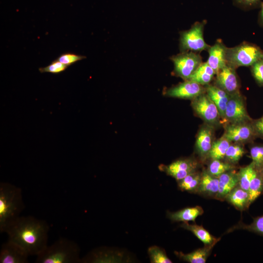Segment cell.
<instances>
[{"mask_svg":"<svg viewBox=\"0 0 263 263\" xmlns=\"http://www.w3.org/2000/svg\"><path fill=\"white\" fill-rule=\"evenodd\" d=\"M25 208L21 189L9 183H0V231L6 229L20 216Z\"/></svg>","mask_w":263,"mask_h":263,"instance_id":"7a4b0ae2","label":"cell"},{"mask_svg":"<svg viewBox=\"0 0 263 263\" xmlns=\"http://www.w3.org/2000/svg\"><path fill=\"white\" fill-rule=\"evenodd\" d=\"M216 75L215 71L207 62H203L188 79L202 85H207Z\"/></svg>","mask_w":263,"mask_h":263,"instance_id":"603a6c76","label":"cell"},{"mask_svg":"<svg viewBox=\"0 0 263 263\" xmlns=\"http://www.w3.org/2000/svg\"><path fill=\"white\" fill-rule=\"evenodd\" d=\"M192 100V107L194 112L203 120L210 125L219 123L221 117L218 110L206 93Z\"/></svg>","mask_w":263,"mask_h":263,"instance_id":"52a82bcc","label":"cell"},{"mask_svg":"<svg viewBox=\"0 0 263 263\" xmlns=\"http://www.w3.org/2000/svg\"><path fill=\"white\" fill-rule=\"evenodd\" d=\"M151 263H171L165 251L156 245L150 246L148 250Z\"/></svg>","mask_w":263,"mask_h":263,"instance_id":"f546056e","label":"cell"},{"mask_svg":"<svg viewBox=\"0 0 263 263\" xmlns=\"http://www.w3.org/2000/svg\"><path fill=\"white\" fill-rule=\"evenodd\" d=\"M68 67L56 59L52 61L49 65L39 68L38 70L41 73H49L57 74L64 71Z\"/></svg>","mask_w":263,"mask_h":263,"instance_id":"d6a6232c","label":"cell"},{"mask_svg":"<svg viewBox=\"0 0 263 263\" xmlns=\"http://www.w3.org/2000/svg\"><path fill=\"white\" fill-rule=\"evenodd\" d=\"M261 0H233L234 6L244 10H249L260 7Z\"/></svg>","mask_w":263,"mask_h":263,"instance_id":"836d02e7","label":"cell"},{"mask_svg":"<svg viewBox=\"0 0 263 263\" xmlns=\"http://www.w3.org/2000/svg\"><path fill=\"white\" fill-rule=\"evenodd\" d=\"M203 208L200 206L188 207L175 212L167 211V217L173 222H195L199 216L203 214Z\"/></svg>","mask_w":263,"mask_h":263,"instance_id":"ffe728a7","label":"cell"},{"mask_svg":"<svg viewBox=\"0 0 263 263\" xmlns=\"http://www.w3.org/2000/svg\"><path fill=\"white\" fill-rule=\"evenodd\" d=\"M263 192V172L255 168L250 181L248 193L251 204Z\"/></svg>","mask_w":263,"mask_h":263,"instance_id":"d4e9b609","label":"cell"},{"mask_svg":"<svg viewBox=\"0 0 263 263\" xmlns=\"http://www.w3.org/2000/svg\"><path fill=\"white\" fill-rule=\"evenodd\" d=\"M232 95L239 92L240 85L235 69L227 64L216 74L215 84Z\"/></svg>","mask_w":263,"mask_h":263,"instance_id":"7c38bea8","label":"cell"},{"mask_svg":"<svg viewBox=\"0 0 263 263\" xmlns=\"http://www.w3.org/2000/svg\"><path fill=\"white\" fill-rule=\"evenodd\" d=\"M174 64V72L185 80H188L203 63L202 58L196 52H183L170 57Z\"/></svg>","mask_w":263,"mask_h":263,"instance_id":"8992f818","label":"cell"},{"mask_svg":"<svg viewBox=\"0 0 263 263\" xmlns=\"http://www.w3.org/2000/svg\"><path fill=\"white\" fill-rule=\"evenodd\" d=\"M203 86L187 80L167 90L166 95L172 97L193 99L206 93V88Z\"/></svg>","mask_w":263,"mask_h":263,"instance_id":"8fae6325","label":"cell"},{"mask_svg":"<svg viewBox=\"0 0 263 263\" xmlns=\"http://www.w3.org/2000/svg\"><path fill=\"white\" fill-rule=\"evenodd\" d=\"M80 248L71 240L60 238L37 256L36 263H81Z\"/></svg>","mask_w":263,"mask_h":263,"instance_id":"3957f363","label":"cell"},{"mask_svg":"<svg viewBox=\"0 0 263 263\" xmlns=\"http://www.w3.org/2000/svg\"><path fill=\"white\" fill-rule=\"evenodd\" d=\"M251 71L257 83L263 86V59H259L251 66Z\"/></svg>","mask_w":263,"mask_h":263,"instance_id":"e575fe53","label":"cell"},{"mask_svg":"<svg viewBox=\"0 0 263 263\" xmlns=\"http://www.w3.org/2000/svg\"><path fill=\"white\" fill-rule=\"evenodd\" d=\"M263 51L257 45L249 42L232 48H227V64L235 69L241 66H251L261 59Z\"/></svg>","mask_w":263,"mask_h":263,"instance_id":"277c9868","label":"cell"},{"mask_svg":"<svg viewBox=\"0 0 263 263\" xmlns=\"http://www.w3.org/2000/svg\"><path fill=\"white\" fill-rule=\"evenodd\" d=\"M180 226L191 232L205 245H215L220 239L212 236L202 225L189 224L187 222L182 224Z\"/></svg>","mask_w":263,"mask_h":263,"instance_id":"7402d4cb","label":"cell"},{"mask_svg":"<svg viewBox=\"0 0 263 263\" xmlns=\"http://www.w3.org/2000/svg\"><path fill=\"white\" fill-rule=\"evenodd\" d=\"M49 230L45 220L27 216H20L4 233L8 240L21 247L29 256H37L48 246Z\"/></svg>","mask_w":263,"mask_h":263,"instance_id":"6da1fadb","label":"cell"},{"mask_svg":"<svg viewBox=\"0 0 263 263\" xmlns=\"http://www.w3.org/2000/svg\"><path fill=\"white\" fill-rule=\"evenodd\" d=\"M227 48L221 40H217L208 50V57L207 62L216 74L227 65Z\"/></svg>","mask_w":263,"mask_h":263,"instance_id":"5bb4252c","label":"cell"},{"mask_svg":"<svg viewBox=\"0 0 263 263\" xmlns=\"http://www.w3.org/2000/svg\"><path fill=\"white\" fill-rule=\"evenodd\" d=\"M230 145V142L223 136L212 143L207 157L211 160H223L226 150Z\"/></svg>","mask_w":263,"mask_h":263,"instance_id":"484cf974","label":"cell"},{"mask_svg":"<svg viewBox=\"0 0 263 263\" xmlns=\"http://www.w3.org/2000/svg\"><path fill=\"white\" fill-rule=\"evenodd\" d=\"M251 123L256 135L263 136V116Z\"/></svg>","mask_w":263,"mask_h":263,"instance_id":"8d00e7d4","label":"cell"},{"mask_svg":"<svg viewBox=\"0 0 263 263\" xmlns=\"http://www.w3.org/2000/svg\"><path fill=\"white\" fill-rule=\"evenodd\" d=\"M225 200L241 211L245 210L251 204L248 192L238 185L225 196Z\"/></svg>","mask_w":263,"mask_h":263,"instance_id":"d6986e66","label":"cell"},{"mask_svg":"<svg viewBox=\"0 0 263 263\" xmlns=\"http://www.w3.org/2000/svg\"><path fill=\"white\" fill-rule=\"evenodd\" d=\"M219 189V178L209 174L207 170L201 173V179L196 193L215 198Z\"/></svg>","mask_w":263,"mask_h":263,"instance_id":"e0dca14e","label":"cell"},{"mask_svg":"<svg viewBox=\"0 0 263 263\" xmlns=\"http://www.w3.org/2000/svg\"><path fill=\"white\" fill-rule=\"evenodd\" d=\"M262 59H263V56H262Z\"/></svg>","mask_w":263,"mask_h":263,"instance_id":"f35d334b","label":"cell"},{"mask_svg":"<svg viewBox=\"0 0 263 263\" xmlns=\"http://www.w3.org/2000/svg\"><path fill=\"white\" fill-rule=\"evenodd\" d=\"M252 123L249 122L229 123L226 126L223 136L230 142L243 143L256 136Z\"/></svg>","mask_w":263,"mask_h":263,"instance_id":"30bf717a","label":"cell"},{"mask_svg":"<svg viewBox=\"0 0 263 263\" xmlns=\"http://www.w3.org/2000/svg\"><path fill=\"white\" fill-rule=\"evenodd\" d=\"M218 178L219 189L215 199L222 201L238 185V174L232 169L222 174Z\"/></svg>","mask_w":263,"mask_h":263,"instance_id":"2e32d148","label":"cell"},{"mask_svg":"<svg viewBox=\"0 0 263 263\" xmlns=\"http://www.w3.org/2000/svg\"><path fill=\"white\" fill-rule=\"evenodd\" d=\"M250 156L255 168L263 172V145L253 146L250 149Z\"/></svg>","mask_w":263,"mask_h":263,"instance_id":"4dcf8cb0","label":"cell"},{"mask_svg":"<svg viewBox=\"0 0 263 263\" xmlns=\"http://www.w3.org/2000/svg\"><path fill=\"white\" fill-rule=\"evenodd\" d=\"M250 121L251 119L247 113L244 101L240 92L231 95L225 112V122L238 123Z\"/></svg>","mask_w":263,"mask_h":263,"instance_id":"ba28073f","label":"cell"},{"mask_svg":"<svg viewBox=\"0 0 263 263\" xmlns=\"http://www.w3.org/2000/svg\"><path fill=\"white\" fill-rule=\"evenodd\" d=\"M206 93L216 105L221 118L225 121V112L231 94L216 85L208 84L206 87Z\"/></svg>","mask_w":263,"mask_h":263,"instance_id":"9a60e30c","label":"cell"},{"mask_svg":"<svg viewBox=\"0 0 263 263\" xmlns=\"http://www.w3.org/2000/svg\"><path fill=\"white\" fill-rule=\"evenodd\" d=\"M244 153V150L241 145L230 144L226 150L224 159L225 162L234 165L238 162Z\"/></svg>","mask_w":263,"mask_h":263,"instance_id":"f1b7e54d","label":"cell"},{"mask_svg":"<svg viewBox=\"0 0 263 263\" xmlns=\"http://www.w3.org/2000/svg\"><path fill=\"white\" fill-rule=\"evenodd\" d=\"M258 16V22L259 25L263 27V1H262Z\"/></svg>","mask_w":263,"mask_h":263,"instance_id":"74e56055","label":"cell"},{"mask_svg":"<svg viewBox=\"0 0 263 263\" xmlns=\"http://www.w3.org/2000/svg\"><path fill=\"white\" fill-rule=\"evenodd\" d=\"M234 168L233 164L223 162L221 160L214 159L211 160L207 170L211 175L218 177L222 174L232 170Z\"/></svg>","mask_w":263,"mask_h":263,"instance_id":"83f0119b","label":"cell"},{"mask_svg":"<svg viewBox=\"0 0 263 263\" xmlns=\"http://www.w3.org/2000/svg\"><path fill=\"white\" fill-rule=\"evenodd\" d=\"M201 179V173L193 172L182 180L177 181L178 188L182 191L196 193Z\"/></svg>","mask_w":263,"mask_h":263,"instance_id":"cb8c5ba5","label":"cell"},{"mask_svg":"<svg viewBox=\"0 0 263 263\" xmlns=\"http://www.w3.org/2000/svg\"><path fill=\"white\" fill-rule=\"evenodd\" d=\"M198 162L193 158L177 160L169 165L161 164L159 169L179 181L189 174L197 170Z\"/></svg>","mask_w":263,"mask_h":263,"instance_id":"9c48e42d","label":"cell"},{"mask_svg":"<svg viewBox=\"0 0 263 263\" xmlns=\"http://www.w3.org/2000/svg\"><path fill=\"white\" fill-rule=\"evenodd\" d=\"M214 245H205L190 253L185 254L182 252L175 251L174 254L180 259L190 263H205L210 255Z\"/></svg>","mask_w":263,"mask_h":263,"instance_id":"44dd1931","label":"cell"},{"mask_svg":"<svg viewBox=\"0 0 263 263\" xmlns=\"http://www.w3.org/2000/svg\"><path fill=\"white\" fill-rule=\"evenodd\" d=\"M29 256L21 247L9 240L1 245L0 263H28Z\"/></svg>","mask_w":263,"mask_h":263,"instance_id":"4fadbf2b","label":"cell"},{"mask_svg":"<svg viewBox=\"0 0 263 263\" xmlns=\"http://www.w3.org/2000/svg\"><path fill=\"white\" fill-rule=\"evenodd\" d=\"M86 58L85 56L72 53H65L61 55L57 60L62 63L69 66L76 62Z\"/></svg>","mask_w":263,"mask_h":263,"instance_id":"d590c367","label":"cell"},{"mask_svg":"<svg viewBox=\"0 0 263 263\" xmlns=\"http://www.w3.org/2000/svg\"><path fill=\"white\" fill-rule=\"evenodd\" d=\"M206 21L195 22L188 30L180 33V48L182 52L198 53L208 50L210 46L204 38V30Z\"/></svg>","mask_w":263,"mask_h":263,"instance_id":"5b68a950","label":"cell"},{"mask_svg":"<svg viewBox=\"0 0 263 263\" xmlns=\"http://www.w3.org/2000/svg\"><path fill=\"white\" fill-rule=\"evenodd\" d=\"M255 170L254 165L252 162L249 165L241 168L238 172V186L248 192L250 181Z\"/></svg>","mask_w":263,"mask_h":263,"instance_id":"4316f807","label":"cell"},{"mask_svg":"<svg viewBox=\"0 0 263 263\" xmlns=\"http://www.w3.org/2000/svg\"><path fill=\"white\" fill-rule=\"evenodd\" d=\"M213 131L209 126H203L199 130L196 138V147L200 156L207 157L212 145Z\"/></svg>","mask_w":263,"mask_h":263,"instance_id":"ac0fdd59","label":"cell"},{"mask_svg":"<svg viewBox=\"0 0 263 263\" xmlns=\"http://www.w3.org/2000/svg\"><path fill=\"white\" fill-rule=\"evenodd\" d=\"M236 229H243L263 235V215L257 217L248 225L240 224L235 227Z\"/></svg>","mask_w":263,"mask_h":263,"instance_id":"1f68e13d","label":"cell"}]
</instances>
